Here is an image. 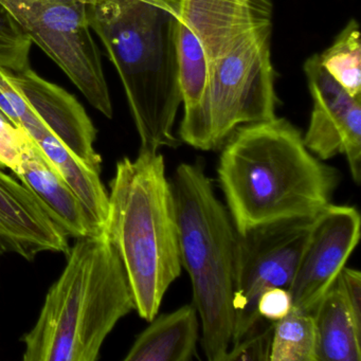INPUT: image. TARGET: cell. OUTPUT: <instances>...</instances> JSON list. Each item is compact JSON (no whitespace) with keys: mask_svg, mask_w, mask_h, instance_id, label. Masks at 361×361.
Instances as JSON below:
<instances>
[{"mask_svg":"<svg viewBox=\"0 0 361 361\" xmlns=\"http://www.w3.org/2000/svg\"><path fill=\"white\" fill-rule=\"evenodd\" d=\"M236 232L283 219L316 216L331 204L339 172L306 147L284 118L234 130L217 166Z\"/></svg>","mask_w":361,"mask_h":361,"instance_id":"1","label":"cell"},{"mask_svg":"<svg viewBox=\"0 0 361 361\" xmlns=\"http://www.w3.org/2000/svg\"><path fill=\"white\" fill-rule=\"evenodd\" d=\"M90 28L115 66L140 138V151L176 149L181 104L179 20L141 0H90Z\"/></svg>","mask_w":361,"mask_h":361,"instance_id":"2","label":"cell"},{"mask_svg":"<svg viewBox=\"0 0 361 361\" xmlns=\"http://www.w3.org/2000/svg\"><path fill=\"white\" fill-rule=\"evenodd\" d=\"M135 310L121 259L105 231L78 238L35 326L25 361H96L107 336Z\"/></svg>","mask_w":361,"mask_h":361,"instance_id":"3","label":"cell"},{"mask_svg":"<svg viewBox=\"0 0 361 361\" xmlns=\"http://www.w3.org/2000/svg\"><path fill=\"white\" fill-rule=\"evenodd\" d=\"M109 202L105 233L123 264L135 310L152 321L183 268L174 197L164 156L139 151L135 159L119 160Z\"/></svg>","mask_w":361,"mask_h":361,"instance_id":"4","label":"cell"},{"mask_svg":"<svg viewBox=\"0 0 361 361\" xmlns=\"http://www.w3.org/2000/svg\"><path fill=\"white\" fill-rule=\"evenodd\" d=\"M171 185L202 350L209 361H224L233 336L235 227L200 162L181 164Z\"/></svg>","mask_w":361,"mask_h":361,"instance_id":"5","label":"cell"},{"mask_svg":"<svg viewBox=\"0 0 361 361\" xmlns=\"http://www.w3.org/2000/svg\"><path fill=\"white\" fill-rule=\"evenodd\" d=\"M37 44L105 117L114 116L100 50L86 4L71 0H0Z\"/></svg>","mask_w":361,"mask_h":361,"instance_id":"6","label":"cell"},{"mask_svg":"<svg viewBox=\"0 0 361 361\" xmlns=\"http://www.w3.org/2000/svg\"><path fill=\"white\" fill-rule=\"evenodd\" d=\"M271 32L272 26L253 31L229 54L208 63L212 149L240 126L276 117Z\"/></svg>","mask_w":361,"mask_h":361,"instance_id":"7","label":"cell"},{"mask_svg":"<svg viewBox=\"0 0 361 361\" xmlns=\"http://www.w3.org/2000/svg\"><path fill=\"white\" fill-rule=\"evenodd\" d=\"M314 219H283L236 232L231 345L261 320L257 305L264 291L274 287L289 289Z\"/></svg>","mask_w":361,"mask_h":361,"instance_id":"8","label":"cell"},{"mask_svg":"<svg viewBox=\"0 0 361 361\" xmlns=\"http://www.w3.org/2000/svg\"><path fill=\"white\" fill-rule=\"evenodd\" d=\"M312 99L306 147L320 160L345 155L353 180L360 183L361 99L350 96L321 65L319 54L303 66Z\"/></svg>","mask_w":361,"mask_h":361,"instance_id":"9","label":"cell"},{"mask_svg":"<svg viewBox=\"0 0 361 361\" xmlns=\"http://www.w3.org/2000/svg\"><path fill=\"white\" fill-rule=\"evenodd\" d=\"M360 229V214L354 207L329 204L314 216L288 289L293 308L312 312L356 248Z\"/></svg>","mask_w":361,"mask_h":361,"instance_id":"10","label":"cell"},{"mask_svg":"<svg viewBox=\"0 0 361 361\" xmlns=\"http://www.w3.org/2000/svg\"><path fill=\"white\" fill-rule=\"evenodd\" d=\"M68 235L41 200L0 168V259L18 255L33 261L43 252L69 251Z\"/></svg>","mask_w":361,"mask_h":361,"instance_id":"11","label":"cell"},{"mask_svg":"<svg viewBox=\"0 0 361 361\" xmlns=\"http://www.w3.org/2000/svg\"><path fill=\"white\" fill-rule=\"evenodd\" d=\"M8 77L44 126L82 161L101 173L102 158L94 149L97 130L75 97L30 67L20 73L8 71Z\"/></svg>","mask_w":361,"mask_h":361,"instance_id":"12","label":"cell"},{"mask_svg":"<svg viewBox=\"0 0 361 361\" xmlns=\"http://www.w3.org/2000/svg\"><path fill=\"white\" fill-rule=\"evenodd\" d=\"M271 0H180L179 20L194 33L212 62L253 31L272 26Z\"/></svg>","mask_w":361,"mask_h":361,"instance_id":"13","label":"cell"},{"mask_svg":"<svg viewBox=\"0 0 361 361\" xmlns=\"http://www.w3.org/2000/svg\"><path fill=\"white\" fill-rule=\"evenodd\" d=\"M13 173L41 200L67 235L78 240L100 233L56 164L33 139Z\"/></svg>","mask_w":361,"mask_h":361,"instance_id":"14","label":"cell"},{"mask_svg":"<svg viewBox=\"0 0 361 361\" xmlns=\"http://www.w3.org/2000/svg\"><path fill=\"white\" fill-rule=\"evenodd\" d=\"M177 49L181 103L185 111L179 128L180 141L202 151H212L208 61L197 37L180 20Z\"/></svg>","mask_w":361,"mask_h":361,"instance_id":"15","label":"cell"},{"mask_svg":"<svg viewBox=\"0 0 361 361\" xmlns=\"http://www.w3.org/2000/svg\"><path fill=\"white\" fill-rule=\"evenodd\" d=\"M136 338L126 361H190L197 354L200 319L194 305L156 316Z\"/></svg>","mask_w":361,"mask_h":361,"instance_id":"16","label":"cell"},{"mask_svg":"<svg viewBox=\"0 0 361 361\" xmlns=\"http://www.w3.org/2000/svg\"><path fill=\"white\" fill-rule=\"evenodd\" d=\"M312 314L317 361L361 360V323L335 284L320 298Z\"/></svg>","mask_w":361,"mask_h":361,"instance_id":"17","label":"cell"},{"mask_svg":"<svg viewBox=\"0 0 361 361\" xmlns=\"http://www.w3.org/2000/svg\"><path fill=\"white\" fill-rule=\"evenodd\" d=\"M35 142L56 164L69 187L83 204L97 232L104 231L109 215V192L100 178V172L90 168L65 147L50 130Z\"/></svg>","mask_w":361,"mask_h":361,"instance_id":"18","label":"cell"},{"mask_svg":"<svg viewBox=\"0 0 361 361\" xmlns=\"http://www.w3.org/2000/svg\"><path fill=\"white\" fill-rule=\"evenodd\" d=\"M319 58L323 68L337 83L350 96L361 99V42L356 20L348 23Z\"/></svg>","mask_w":361,"mask_h":361,"instance_id":"19","label":"cell"},{"mask_svg":"<svg viewBox=\"0 0 361 361\" xmlns=\"http://www.w3.org/2000/svg\"><path fill=\"white\" fill-rule=\"evenodd\" d=\"M270 361H317L312 312L291 308L274 322Z\"/></svg>","mask_w":361,"mask_h":361,"instance_id":"20","label":"cell"},{"mask_svg":"<svg viewBox=\"0 0 361 361\" xmlns=\"http://www.w3.org/2000/svg\"><path fill=\"white\" fill-rule=\"evenodd\" d=\"M31 46L30 37L0 3V67L16 73L28 68Z\"/></svg>","mask_w":361,"mask_h":361,"instance_id":"21","label":"cell"},{"mask_svg":"<svg viewBox=\"0 0 361 361\" xmlns=\"http://www.w3.org/2000/svg\"><path fill=\"white\" fill-rule=\"evenodd\" d=\"M274 322L262 318L242 339L230 346L224 361H267Z\"/></svg>","mask_w":361,"mask_h":361,"instance_id":"22","label":"cell"},{"mask_svg":"<svg viewBox=\"0 0 361 361\" xmlns=\"http://www.w3.org/2000/svg\"><path fill=\"white\" fill-rule=\"evenodd\" d=\"M32 138L23 128H18L0 113V168L16 170L23 153Z\"/></svg>","mask_w":361,"mask_h":361,"instance_id":"23","label":"cell"},{"mask_svg":"<svg viewBox=\"0 0 361 361\" xmlns=\"http://www.w3.org/2000/svg\"><path fill=\"white\" fill-rule=\"evenodd\" d=\"M293 308L288 289L274 287L262 293L257 301V314L265 320L276 322L284 318Z\"/></svg>","mask_w":361,"mask_h":361,"instance_id":"24","label":"cell"},{"mask_svg":"<svg viewBox=\"0 0 361 361\" xmlns=\"http://www.w3.org/2000/svg\"><path fill=\"white\" fill-rule=\"evenodd\" d=\"M334 284L343 295L352 312L359 323H361V274L359 270L353 268H342Z\"/></svg>","mask_w":361,"mask_h":361,"instance_id":"25","label":"cell"},{"mask_svg":"<svg viewBox=\"0 0 361 361\" xmlns=\"http://www.w3.org/2000/svg\"><path fill=\"white\" fill-rule=\"evenodd\" d=\"M0 111L5 114L6 117L9 119V121L11 122V123H13L14 126H18V128H22L20 120H18L13 107L11 106L7 97L4 94V92H1V90H0Z\"/></svg>","mask_w":361,"mask_h":361,"instance_id":"26","label":"cell"},{"mask_svg":"<svg viewBox=\"0 0 361 361\" xmlns=\"http://www.w3.org/2000/svg\"><path fill=\"white\" fill-rule=\"evenodd\" d=\"M71 1H78V3H83L87 5L90 3V0H71Z\"/></svg>","mask_w":361,"mask_h":361,"instance_id":"27","label":"cell"}]
</instances>
